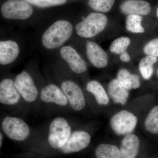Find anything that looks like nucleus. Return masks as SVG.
<instances>
[{
  "label": "nucleus",
  "instance_id": "f8f14e48",
  "mask_svg": "<svg viewBox=\"0 0 158 158\" xmlns=\"http://www.w3.org/2000/svg\"><path fill=\"white\" fill-rule=\"evenodd\" d=\"M22 97L15 84L14 78L6 77L0 81V103L13 106L20 103Z\"/></svg>",
  "mask_w": 158,
  "mask_h": 158
},
{
  "label": "nucleus",
  "instance_id": "c85d7f7f",
  "mask_svg": "<svg viewBox=\"0 0 158 158\" xmlns=\"http://www.w3.org/2000/svg\"><path fill=\"white\" fill-rule=\"evenodd\" d=\"M3 134L2 132L0 133V147H2V145L3 141Z\"/></svg>",
  "mask_w": 158,
  "mask_h": 158
},
{
  "label": "nucleus",
  "instance_id": "393cba45",
  "mask_svg": "<svg viewBox=\"0 0 158 158\" xmlns=\"http://www.w3.org/2000/svg\"><path fill=\"white\" fill-rule=\"evenodd\" d=\"M131 42V40L129 37H118L111 43L110 47V52L116 55H121L127 52Z\"/></svg>",
  "mask_w": 158,
  "mask_h": 158
},
{
  "label": "nucleus",
  "instance_id": "c756f323",
  "mask_svg": "<svg viewBox=\"0 0 158 158\" xmlns=\"http://www.w3.org/2000/svg\"><path fill=\"white\" fill-rule=\"evenodd\" d=\"M156 15L158 18V6L157 8L156 11Z\"/></svg>",
  "mask_w": 158,
  "mask_h": 158
},
{
  "label": "nucleus",
  "instance_id": "a211bd4d",
  "mask_svg": "<svg viewBox=\"0 0 158 158\" xmlns=\"http://www.w3.org/2000/svg\"><path fill=\"white\" fill-rule=\"evenodd\" d=\"M117 79L128 90L138 89L141 85L140 78L138 75L131 73L125 69H121L118 70Z\"/></svg>",
  "mask_w": 158,
  "mask_h": 158
},
{
  "label": "nucleus",
  "instance_id": "6ab92c4d",
  "mask_svg": "<svg viewBox=\"0 0 158 158\" xmlns=\"http://www.w3.org/2000/svg\"><path fill=\"white\" fill-rule=\"evenodd\" d=\"M86 90L93 94L97 102L100 105H107L109 97L102 85L95 80L89 81L86 85Z\"/></svg>",
  "mask_w": 158,
  "mask_h": 158
},
{
  "label": "nucleus",
  "instance_id": "7c9ffc66",
  "mask_svg": "<svg viewBox=\"0 0 158 158\" xmlns=\"http://www.w3.org/2000/svg\"><path fill=\"white\" fill-rule=\"evenodd\" d=\"M157 74H158V70H157Z\"/></svg>",
  "mask_w": 158,
  "mask_h": 158
},
{
  "label": "nucleus",
  "instance_id": "b1692460",
  "mask_svg": "<svg viewBox=\"0 0 158 158\" xmlns=\"http://www.w3.org/2000/svg\"><path fill=\"white\" fill-rule=\"evenodd\" d=\"M146 131L154 134H158V106L153 108L144 122Z\"/></svg>",
  "mask_w": 158,
  "mask_h": 158
},
{
  "label": "nucleus",
  "instance_id": "aec40b11",
  "mask_svg": "<svg viewBox=\"0 0 158 158\" xmlns=\"http://www.w3.org/2000/svg\"><path fill=\"white\" fill-rule=\"evenodd\" d=\"M97 158H122L120 150L112 144H99L95 150Z\"/></svg>",
  "mask_w": 158,
  "mask_h": 158
},
{
  "label": "nucleus",
  "instance_id": "2eb2a0df",
  "mask_svg": "<svg viewBox=\"0 0 158 158\" xmlns=\"http://www.w3.org/2000/svg\"><path fill=\"white\" fill-rule=\"evenodd\" d=\"M86 52L89 62L97 68H105L108 65L107 53L96 43L88 40L86 44Z\"/></svg>",
  "mask_w": 158,
  "mask_h": 158
},
{
  "label": "nucleus",
  "instance_id": "5701e85b",
  "mask_svg": "<svg viewBox=\"0 0 158 158\" xmlns=\"http://www.w3.org/2000/svg\"><path fill=\"white\" fill-rule=\"evenodd\" d=\"M116 0H88L89 7L95 12L108 13L113 9Z\"/></svg>",
  "mask_w": 158,
  "mask_h": 158
},
{
  "label": "nucleus",
  "instance_id": "f3484780",
  "mask_svg": "<svg viewBox=\"0 0 158 158\" xmlns=\"http://www.w3.org/2000/svg\"><path fill=\"white\" fill-rule=\"evenodd\" d=\"M108 88L109 95L115 103L126 104L129 96L128 90L125 88L117 79L110 81Z\"/></svg>",
  "mask_w": 158,
  "mask_h": 158
},
{
  "label": "nucleus",
  "instance_id": "dca6fc26",
  "mask_svg": "<svg viewBox=\"0 0 158 158\" xmlns=\"http://www.w3.org/2000/svg\"><path fill=\"white\" fill-rule=\"evenodd\" d=\"M140 146L139 138L135 135H127L121 142L120 150L122 158H135Z\"/></svg>",
  "mask_w": 158,
  "mask_h": 158
},
{
  "label": "nucleus",
  "instance_id": "7ed1b4c3",
  "mask_svg": "<svg viewBox=\"0 0 158 158\" xmlns=\"http://www.w3.org/2000/svg\"><path fill=\"white\" fill-rule=\"evenodd\" d=\"M72 133L68 121L61 116L54 118L49 125L48 141L52 148L59 149L64 146Z\"/></svg>",
  "mask_w": 158,
  "mask_h": 158
},
{
  "label": "nucleus",
  "instance_id": "f257e3e1",
  "mask_svg": "<svg viewBox=\"0 0 158 158\" xmlns=\"http://www.w3.org/2000/svg\"><path fill=\"white\" fill-rule=\"evenodd\" d=\"M75 27L67 19L57 20L51 23L41 34L40 43L48 51L59 50L73 35Z\"/></svg>",
  "mask_w": 158,
  "mask_h": 158
},
{
  "label": "nucleus",
  "instance_id": "f03ea898",
  "mask_svg": "<svg viewBox=\"0 0 158 158\" xmlns=\"http://www.w3.org/2000/svg\"><path fill=\"white\" fill-rule=\"evenodd\" d=\"M107 15L99 12H91L77 24L75 31L79 37L92 38L100 34L107 26Z\"/></svg>",
  "mask_w": 158,
  "mask_h": 158
},
{
  "label": "nucleus",
  "instance_id": "9b49d317",
  "mask_svg": "<svg viewBox=\"0 0 158 158\" xmlns=\"http://www.w3.org/2000/svg\"><path fill=\"white\" fill-rule=\"evenodd\" d=\"M21 46L16 40L2 39L0 41V65L7 66L17 61L21 54Z\"/></svg>",
  "mask_w": 158,
  "mask_h": 158
},
{
  "label": "nucleus",
  "instance_id": "423d86ee",
  "mask_svg": "<svg viewBox=\"0 0 158 158\" xmlns=\"http://www.w3.org/2000/svg\"><path fill=\"white\" fill-rule=\"evenodd\" d=\"M15 84L23 100L32 103L39 97L40 91L34 78L27 70L22 71L14 78Z\"/></svg>",
  "mask_w": 158,
  "mask_h": 158
},
{
  "label": "nucleus",
  "instance_id": "4468645a",
  "mask_svg": "<svg viewBox=\"0 0 158 158\" xmlns=\"http://www.w3.org/2000/svg\"><path fill=\"white\" fill-rule=\"evenodd\" d=\"M119 10L122 14L127 16L136 15L143 17L150 14L152 7L146 0H122Z\"/></svg>",
  "mask_w": 158,
  "mask_h": 158
},
{
  "label": "nucleus",
  "instance_id": "39448f33",
  "mask_svg": "<svg viewBox=\"0 0 158 158\" xmlns=\"http://www.w3.org/2000/svg\"><path fill=\"white\" fill-rule=\"evenodd\" d=\"M1 127L3 133L13 141H25L31 135V129L27 123L16 116H6L2 120Z\"/></svg>",
  "mask_w": 158,
  "mask_h": 158
},
{
  "label": "nucleus",
  "instance_id": "bb28decb",
  "mask_svg": "<svg viewBox=\"0 0 158 158\" xmlns=\"http://www.w3.org/2000/svg\"><path fill=\"white\" fill-rule=\"evenodd\" d=\"M143 52L147 56L158 57V38L148 42L143 48Z\"/></svg>",
  "mask_w": 158,
  "mask_h": 158
},
{
  "label": "nucleus",
  "instance_id": "cd10ccee",
  "mask_svg": "<svg viewBox=\"0 0 158 158\" xmlns=\"http://www.w3.org/2000/svg\"><path fill=\"white\" fill-rule=\"evenodd\" d=\"M119 58L122 62H129L131 60V57L129 54H128L127 52L121 54Z\"/></svg>",
  "mask_w": 158,
  "mask_h": 158
},
{
  "label": "nucleus",
  "instance_id": "a878e982",
  "mask_svg": "<svg viewBox=\"0 0 158 158\" xmlns=\"http://www.w3.org/2000/svg\"><path fill=\"white\" fill-rule=\"evenodd\" d=\"M32 6L40 8H46L61 6L65 4L67 0H25Z\"/></svg>",
  "mask_w": 158,
  "mask_h": 158
},
{
  "label": "nucleus",
  "instance_id": "20e7f679",
  "mask_svg": "<svg viewBox=\"0 0 158 158\" xmlns=\"http://www.w3.org/2000/svg\"><path fill=\"white\" fill-rule=\"evenodd\" d=\"M1 12L5 19L24 21L31 17L34 9L25 0H7L1 6Z\"/></svg>",
  "mask_w": 158,
  "mask_h": 158
},
{
  "label": "nucleus",
  "instance_id": "412c9836",
  "mask_svg": "<svg viewBox=\"0 0 158 158\" xmlns=\"http://www.w3.org/2000/svg\"><path fill=\"white\" fill-rule=\"evenodd\" d=\"M157 57L147 56L142 58L139 63V69L145 80H149L153 73V65L157 61Z\"/></svg>",
  "mask_w": 158,
  "mask_h": 158
},
{
  "label": "nucleus",
  "instance_id": "0eeeda50",
  "mask_svg": "<svg viewBox=\"0 0 158 158\" xmlns=\"http://www.w3.org/2000/svg\"><path fill=\"white\" fill-rule=\"evenodd\" d=\"M58 85L68 99L69 106L73 110L80 111L85 108V95L81 88L75 82L69 78H63Z\"/></svg>",
  "mask_w": 158,
  "mask_h": 158
},
{
  "label": "nucleus",
  "instance_id": "1a4fd4ad",
  "mask_svg": "<svg viewBox=\"0 0 158 158\" xmlns=\"http://www.w3.org/2000/svg\"><path fill=\"white\" fill-rule=\"evenodd\" d=\"M59 56L73 73L80 74L88 70L85 60L72 46L65 45L59 50Z\"/></svg>",
  "mask_w": 158,
  "mask_h": 158
},
{
  "label": "nucleus",
  "instance_id": "4be33fe9",
  "mask_svg": "<svg viewBox=\"0 0 158 158\" xmlns=\"http://www.w3.org/2000/svg\"><path fill=\"white\" fill-rule=\"evenodd\" d=\"M143 16L136 15H131L127 16L126 19L125 27L127 30L134 34H141L145 32L142 27Z\"/></svg>",
  "mask_w": 158,
  "mask_h": 158
},
{
  "label": "nucleus",
  "instance_id": "ddd939ff",
  "mask_svg": "<svg viewBox=\"0 0 158 158\" xmlns=\"http://www.w3.org/2000/svg\"><path fill=\"white\" fill-rule=\"evenodd\" d=\"M91 137L84 131H75L72 132L64 146L59 149L62 153L69 154L78 152L89 145Z\"/></svg>",
  "mask_w": 158,
  "mask_h": 158
},
{
  "label": "nucleus",
  "instance_id": "6e6552de",
  "mask_svg": "<svg viewBox=\"0 0 158 158\" xmlns=\"http://www.w3.org/2000/svg\"><path fill=\"white\" fill-rule=\"evenodd\" d=\"M138 118L133 113L122 110L116 113L110 119V126L114 132L118 135H129L137 126Z\"/></svg>",
  "mask_w": 158,
  "mask_h": 158
},
{
  "label": "nucleus",
  "instance_id": "9d476101",
  "mask_svg": "<svg viewBox=\"0 0 158 158\" xmlns=\"http://www.w3.org/2000/svg\"><path fill=\"white\" fill-rule=\"evenodd\" d=\"M39 97L45 103L56 105L61 107L69 106L65 94L60 86L55 83H48L44 85L40 91Z\"/></svg>",
  "mask_w": 158,
  "mask_h": 158
}]
</instances>
